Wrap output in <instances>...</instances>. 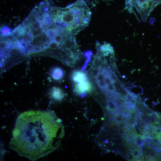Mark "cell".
Masks as SVG:
<instances>
[{
  "label": "cell",
  "instance_id": "1",
  "mask_svg": "<svg viewBox=\"0 0 161 161\" xmlns=\"http://www.w3.org/2000/svg\"><path fill=\"white\" fill-rule=\"evenodd\" d=\"M64 133L62 121L54 112L30 110L17 118L9 146L20 156L36 161L58 149Z\"/></svg>",
  "mask_w": 161,
  "mask_h": 161
},
{
  "label": "cell",
  "instance_id": "2",
  "mask_svg": "<svg viewBox=\"0 0 161 161\" xmlns=\"http://www.w3.org/2000/svg\"><path fill=\"white\" fill-rule=\"evenodd\" d=\"M52 6L49 1L40 3L12 32V36L23 46L28 57H35L51 43L55 29L50 15Z\"/></svg>",
  "mask_w": 161,
  "mask_h": 161
},
{
  "label": "cell",
  "instance_id": "3",
  "mask_svg": "<svg viewBox=\"0 0 161 161\" xmlns=\"http://www.w3.org/2000/svg\"><path fill=\"white\" fill-rule=\"evenodd\" d=\"M50 15L54 26L75 36L88 26L92 12L84 0H77L63 8L52 6Z\"/></svg>",
  "mask_w": 161,
  "mask_h": 161
},
{
  "label": "cell",
  "instance_id": "4",
  "mask_svg": "<svg viewBox=\"0 0 161 161\" xmlns=\"http://www.w3.org/2000/svg\"><path fill=\"white\" fill-rule=\"evenodd\" d=\"M82 55L75 36L56 26L51 43L46 49L36 56L51 57L67 66H73Z\"/></svg>",
  "mask_w": 161,
  "mask_h": 161
},
{
  "label": "cell",
  "instance_id": "5",
  "mask_svg": "<svg viewBox=\"0 0 161 161\" xmlns=\"http://www.w3.org/2000/svg\"><path fill=\"white\" fill-rule=\"evenodd\" d=\"M1 69L6 70L25 60L28 56L23 46L12 36H1Z\"/></svg>",
  "mask_w": 161,
  "mask_h": 161
},
{
  "label": "cell",
  "instance_id": "6",
  "mask_svg": "<svg viewBox=\"0 0 161 161\" xmlns=\"http://www.w3.org/2000/svg\"><path fill=\"white\" fill-rule=\"evenodd\" d=\"M161 0H126V7L129 11L136 12L143 22H146L150 13Z\"/></svg>",
  "mask_w": 161,
  "mask_h": 161
},
{
  "label": "cell",
  "instance_id": "7",
  "mask_svg": "<svg viewBox=\"0 0 161 161\" xmlns=\"http://www.w3.org/2000/svg\"><path fill=\"white\" fill-rule=\"evenodd\" d=\"M72 79L75 83V91L77 95L84 96L87 92L92 91L91 80L88 74L84 71H75L72 75Z\"/></svg>",
  "mask_w": 161,
  "mask_h": 161
},
{
  "label": "cell",
  "instance_id": "8",
  "mask_svg": "<svg viewBox=\"0 0 161 161\" xmlns=\"http://www.w3.org/2000/svg\"><path fill=\"white\" fill-rule=\"evenodd\" d=\"M50 95L53 99L58 101L62 100L65 95L63 90L57 87H54L52 89Z\"/></svg>",
  "mask_w": 161,
  "mask_h": 161
},
{
  "label": "cell",
  "instance_id": "9",
  "mask_svg": "<svg viewBox=\"0 0 161 161\" xmlns=\"http://www.w3.org/2000/svg\"><path fill=\"white\" fill-rule=\"evenodd\" d=\"M106 102L107 111L111 112H114L118 111V108L113 100L106 98Z\"/></svg>",
  "mask_w": 161,
  "mask_h": 161
},
{
  "label": "cell",
  "instance_id": "10",
  "mask_svg": "<svg viewBox=\"0 0 161 161\" xmlns=\"http://www.w3.org/2000/svg\"><path fill=\"white\" fill-rule=\"evenodd\" d=\"M52 77L56 80H60L63 76V71L59 68H56L53 71Z\"/></svg>",
  "mask_w": 161,
  "mask_h": 161
}]
</instances>
